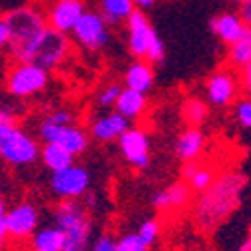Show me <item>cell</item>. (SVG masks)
<instances>
[{
	"instance_id": "83f0119b",
	"label": "cell",
	"mask_w": 251,
	"mask_h": 251,
	"mask_svg": "<svg viewBox=\"0 0 251 251\" xmlns=\"http://www.w3.org/2000/svg\"><path fill=\"white\" fill-rule=\"evenodd\" d=\"M233 117H235L239 127L251 129V99L243 97V99L235 100V104H233Z\"/></svg>"
},
{
	"instance_id": "ac0fdd59",
	"label": "cell",
	"mask_w": 251,
	"mask_h": 251,
	"mask_svg": "<svg viewBox=\"0 0 251 251\" xmlns=\"http://www.w3.org/2000/svg\"><path fill=\"white\" fill-rule=\"evenodd\" d=\"M243 28H245V23L235 12H221L211 18V32L227 47L235 43L239 34L243 32Z\"/></svg>"
},
{
	"instance_id": "8d00e7d4",
	"label": "cell",
	"mask_w": 251,
	"mask_h": 251,
	"mask_svg": "<svg viewBox=\"0 0 251 251\" xmlns=\"http://www.w3.org/2000/svg\"><path fill=\"white\" fill-rule=\"evenodd\" d=\"M155 2L157 0H133V6H135V10L147 12V10H151L155 6Z\"/></svg>"
},
{
	"instance_id": "60d3db41",
	"label": "cell",
	"mask_w": 251,
	"mask_h": 251,
	"mask_svg": "<svg viewBox=\"0 0 251 251\" xmlns=\"http://www.w3.org/2000/svg\"><path fill=\"white\" fill-rule=\"evenodd\" d=\"M225 2H239V4H243L245 0H225Z\"/></svg>"
},
{
	"instance_id": "7a4b0ae2",
	"label": "cell",
	"mask_w": 251,
	"mask_h": 251,
	"mask_svg": "<svg viewBox=\"0 0 251 251\" xmlns=\"http://www.w3.org/2000/svg\"><path fill=\"white\" fill-rule=\"evenodd\" d=\"M10 26V52L18 62H32L38 45L49 30L47 18L30 6H20L10 10L6 16Z\"/></svg>"
},
{
	"instance_id": "3957f363",
	"label": "cell",
	"mask_w": 251,
	"mask_h": 251,
	"mask_svg": "<svg viewBox=\"0 0 251 251\" xmlns=\"http://www.w3.org/2000/svg\"><path fill=\"white\" fill-rule=\"evenodd\" d=\"M54 219L56 227L62 231L60 251H89L93 223L85 207L78 201H58Z\"/></svg>"
},
{
	"instance_id": "7402d4cb",
	"label": "cell",
	"mask_w": 251,
	"mask_h": 251,
	"mask_svg": "<svg viewBox=\"0 0 251 251\" xmlns=\"http://www.w3.org/2000/svg\"><path fill=\"white\" fill-rule=\"evenodd\" d=\"M133 0H99V14L107 25L125 23L133 14Z\"/></svg>"
},
{
	"instance_id": "ab89813d",
	"label": "cell",
	"mask_w": 251,
	"mask_h": 251,
	"mask_svg": "<svg viewBox=\"0 0 251 251\" xmlns=\"http://www.w3.org/2000/svg\"><path fill=\"white\" fill-rule=\"evenodd\" d=\"M6 211H8V209H6V203H4V199H2V197H0V219H4Z\"/></svg>"
},
{
	"instance_id": "484cf974",
	"label": "cell",
	"mask_w": 251,
	"mask_h": 251,
	"mask_svg": "<svg viewBox=\"0 0 251 251\" xmlns=\"http://www.w3.org/2000/svg\"><path fill=\"white\" fill-rule=\"evenodd\" d=\"M183 119L187 121V125L189 127H199L201 129V125L207 121L209 117V107H207V102L199 97H191V99H187L183 102Z\"/></svg>"
},
{
	"instance_id": "f35d334b",
	"label": "cell",
	"mask_w": 251,
	"mask_h": 251,
	"mask_svg": "<svg viewBox=\"0 0 251 251\" xmlns=\"http://www.w3.org/2000/svg\"><path fill=\"white\" fill-rule=\"evenodd\" d=\"M237 251H251V235H249V237H245V239L239 243Z\"/></svg>"
},
{
	"instance_id": "6da1fadb",
	"label": "cell",
	"mask_w": 251,
	"mask_h": 251,
	"mask_svg": "<svg viewBox=\"0 0 251 251\" xmlns=\"http://www.w3.org/2000/svg\"><path fill=\"white\" fill-rule=\"evenodd\" d=\"M245 187L247 177L241 171H227L215 177L213 185L207 191H203L195 203V225L205 233L217 229L241 205Z\"/></svg>"
},
{
	"instance_id": "8992f818",
	"label": "cell",
	"mask_w": 251,
	"mask_h": 251,
	"mask_svg": "<svg viewBox=\"0 0 251 251\" xmlns=\"http://www.w3.org/2000/svg\"><path fill=\"white\" fill-rule=\"evenodd\" d=\"M49 85V73L34 62H16L6 75V91L14 99H30Z\"/></svg>"
},
{
	"instance_id": "603a6c76",
	"label": "cell",
	"mask_w": 251,
	"mask_h": 251,
	"mask_svg": "<svg viewBox=\"0 0 251 251\" xmlns=\"http://www.w3.org/2000/svg\"><path fill=\"white\" fill-rule=\"evenodd\" d=\"M227 60L231 69H243L251 60V26L245 25L239 38L227 47Z\"/></svg>"
},
{
	"instance_id": "e0dca14e",
	"label": "cell",
	"mask_w": 251,
	"mask_h": 251,
	"mask_svg": "<svg viewBox=\"0 0 251 251\" xmlns=\"http://www.w3.org/2000/svg\"><path fill=\"white\" fill-rule=\"evenodd\" d=\"M153 82H155V71L153 65H149L147 60H135L125 71V89L147 95L153 89Z\"/></svg>"
},
{
	"instance_id": "f1b7e54d",
	"label": "cell",
	"mask_w": 251,
	"mask_h": 251,
	"mask_svg": "<svg viewBox=\"0 0 251 251\" xmlns=\"http://www.w3.org/2000/svg\"><path fill=\"white\" fill-rule=\"evenodd\" d=\"M121 91H123V87L117 85V82H111V85L102 87V89L99 91V95H97V104H99V107H102V109L115 107V102H117Z\"/></svg>"
},
{
	"instance_id": "4fadbf2b",
	"label": "cell",
	"mask_w": 251,
	"mask_h": 251,
	"mask_svg": "<svg viewBox=\"0 0 251 251\" xmlns=\"http://www.w3.org/2000/svg\"><path fill=\"white\" fill-rule=\"evenodd\" d=\"M71 50V43H69V38L65 34H60L52 28H49L43 36V40H40V45H38V50L32 58V62L36 67L40 69H45L47 73L50 69H56L62 60L67 58Z\"/></svg>"
},
{
	"instance_id": "4316f807",
	"label": "cell",
	"mask_w": 251,
	"mask_h": 251,
	"mask_svg": "<svg viewBox=\"0 0 251 251\" xmlns=\"http://www.w3.org/2000/svg\"><path fill=\"white\" fill-rule=\"evenodd\" d=\"M135 233L141 237V241L147 245V247H153L157 243L159 235H161V225H159L157 219H147V221H143L139 225V229H137Z\"/></svg>"
},
{
	"instance_id": "ffe728a7",
	"label": "cell",
	"mask_w": 251,
	"mask_h": 251,
	"mask_svg": "<svg viewBox=\"0 0 251 251\" xmlns=\"http://www.w3.org/2000/svg\"><path fill=\"white\" fill-rule=\"evenodd\" d=\"M181 177H183L185 185L189 187L191 191L203 193V191H207L209 187L213 185V181H215V171H213L209 165H201V163H197V161H191V163H185V165H183Z\"/></svg>"
},
{
	"instance_id": "44dd1931",
	"label": "cell",
	"mask_w": 251,
	"mask_h": 251,
	"mask_svg": "<svg viewBox=\"0 0 251 251\" xmlns=\"http://www.w3.org/2000/svg\"><path fill=\"white\" fill-rule=\"evenodd\" d=\"M115 111L119 115H123L127 121H135L147 111V95L123 87V91L115 102Z\"/></svg>"
},
{
	"instance_id": "9a60e30c",
	"label": "cell",
	"mask_w": 251,
	"mask_h": 251,
	"mask_svg": "<svg viewBox=\"0 0 251 251\" xmlns=\"http://www.w3.org/2000/svg\"><path fill=\"white\" fill-rule=\"evenodd\" d=\"M129 127H131V121H127L117 111H111V113H104V115L97 117L91 123V137L99 143L119 141V137Z\"/></svg>"
},
{
	"instance_id": "7c38bea8",
	"label": "cell",
	"mask_w": 251,
	"mask_h": 251,
	"mask_svg": "<svg viewBox=\"0 0 251 251\" xmlns=\"http://www.w3.org/2000/svg\"><path fill=\"white\" fill-rule=\"evenodd\" d=\"M6 229H8V237L23 241V239H30L34 235V231L38 229V221H40V213L36 205H32L30 201H23L16 203L14 207H10L6 215Z\"/></svg>"
},
{
	"instance_id": "f546056e",
	"label": "cell",
	"mask_w": 251,
	"mask_h": 251,
	"mask_svg": "<svg viewBox=\"0 0 251 251\" xmlns=\"http://www.w3.org/2000/svg\"><path fill=\"white\" fill-rule=\"evenodd\" d=\"M117 251H149L137 233H127L117 239Z\"/></svg>"
},
{
	"instance_id": "e575fe53",
	"label": "cell",
	"mask_w": 251,
	"mask_h": 251,
	"mask_svg": "<svg viewBox=\"0 0 251 251\" xmlns=\"http://www.w3.org/2000/svg\"><path fill=\"white\" fill-rule=\"evenodd\" d=\"M10 125H16V119L10 111H0V131L4 127H10Z\"/></svg>"
},
{
	"instance_id": "5b68a950",
	"label": "cell",
	"mask_w": 251,
	"mask_h": 251,
	"mask_svg": "<svg viewBox=\"0 0 251 251\" xmlns=\"http://www.w3.org/2000/svg\"><path fill=\"white\" fill-rule=\"evenodd\" d=\"M40 157L38 143L18 125H10L0 131V159L14 167L32 165Z\"/></svg>"
},
{
	"instance_id": "d6a6232c",
	"label": "cell",
	"mask_w": 251,
	"mask_h": 251,
	"mask_svg": "<svg viewBox=\"0 0 251 251\" xmlns=\"http://www.w3.org/2000/svg\"><path fill=\"white\" fill-rule=\"evenodd\" d=\"M239 80H241V91L245 93L247 99H251V60L241 69V75H239Z\"/></svg>"
},
{
	"instance_id": "277c9868",
	"label": "cell",
	"mask_w": 251,
	"mask_h": 251,
	"mask_svg": "<svg viewBox=\"0 0 251 251\" xmlns=\"http://www.w3.org/2000/svg\"><path fill=\"white\" fill-rule=\"evenodd\" d=\"M127 23V47L129 52L137 60H147L149 65H157L165 58V45L159 38L157 30L151 26L149 18L141 10H133V14L125 20Z\"/></svg>"
},
{
	"instance_id": "836d02e7",
	"label": "cell",
	"mask_w": 251,
	"mask_h": 251,
	"mask_svg": "<svg viewBox=\"0 0 251 251\" xmlns=\"http://www.w3.org/2000/svg\"><path fill=\"white\" fill-rule=\"evenodd\" d=\"M10 45V26L4 16H0V49Z\"/></svg>"
},
{
	"instance_id": "9c48e42d",
	"label": "cell",
	"mask_w": 251,
	"mask_h": 251,
	"mask_svg": "<svg viewBox=\"0 0 251 251\" xmlns=\"http://www.w3.org/2000/svg\"><path fill=\"white\" fill-rule=\"evenodd\" d=\"M73 36L78 47H82L85 50H91V52H97L109 45L111 32H109V25L104 23L99 12L87 10L75 25Z\"/></svg>"
},
{
	"instance_id": "8fae6325",
	"label": "cell",
	"mask_w": 251,
	"mask_h": 251,
	"mask_svg": "<svg viewBox=\"0 0 251 251\" xmlns=\"http://www.w3.org/2000/svg\"><path fill=\"white\" fill-rule=\"evenodd\" d=\"M119 151L131 167L143 171L151 165V143L149 135L141 127H129L119 137Z\"/></svg>"
},
{
	"instance_id": "d4e9b609",
	"label": "cell",
	"mask_w": 251,
	"mask_h": 251,
	"mask_svg": "<svg viewBox=\"0 0 251 251\" xmlns=\"http://www.w3.org/2000/svg\"><path fill=\"white\" fill-rule=\"evenodd\" d=\"M32 251H60L62 249V231L56 225L36 229L30 237Z\"/></svg>"
},
{
	"instance_id": "4dcf8cb0",
	"label": "cell",
	"mask_w": 251,
	"mask_h": 251,
	"mask_svg": "<svg viewBox=\"0 0 251 251\" xmlns=\"http://www.w3.org/2000/svg\"><path fill=\"white\" fill-rule=\"evenodd\" d=\"M45 119H47L49 123H52V125H58V127H67V125H75V115H73L71 111H67V109H56V111L49 113Z\"/></svg>"
},
{
	"instance_id": "52a82bcc",
	"label": "cell",
	"mask_w": 251,
	"mask_h": 251,
	"mask_svg": "<svg viewBox=\"0 0 251 251\" xmlns=\"http://www.w3.org/2000/svg\"><path fill=\"white\" fill-rule=\"evenodd\" d=\"M241 93V80L235 69L231 67H223L215 71L205 82V95L207 102L215 109H227L235 104Z\"/></svg>"
},
{
	"instance_id": "d6986e66",
	"label": "cell",
	"mask_w": 251,
	"mask_h": 251,
	"mask_svg": "<svg viewBox=\"0 0 251 251\" xmlns=\"http://www.w3.org/2000/svg\"><path fill=\"white\" fill-rule=\"evenodd\" d=\"M191 199V189L185 183H175L165 189L157 191L153 195V205L159 211H171V209H181L189 203Z\"/></svg>"
},
{
	"instance_id": "ba28073f",
	"label": "cell",
	"mask_w": 251,
	"mask_h": 251,
	"mask_svg": "<svg viewBox=\"0 0 251 251\" xmlns=\"http://www.w3.org/2000/svg\"><path fill=\"white\" fill-rule=\"evenodd\" d=\"M49 187L54 197L60 201H76L78 197L87 195L91 187V173L82 165H71L67 169L50 173Z\"/></svg>"
},
{
	"instance_id": "cb8c5ba5",
	"label": "cell",
	"mask_w": 251,
	"mask_h": 251,
	"mask_svg": "<svg viewBox=\"0 0 251 251\" xmlns=\"http://www.w3.org/2000/svg\"><path fill=\"white\" fill-rule=\"evenodd\" d=\"M40 161L45 163V167L50 173L62 171L67 167L75 165V157L67 149H62L60 145H54V143H45V147L40 149Z\"/></svg>"
},
{
	"instance_id": "5bb4252c",
	"label": "cell",
	"mask_w": 251,
	"mask_h": 251,
	"mask_svg": "<svg viewBox=\"0 0 251 251\" xmlns=\"http://www.w3.org/2000/svg\"><path fill=\"white\" fill-rule=\"evenodd\" d=\"M85 12V0H54L47 12V25L49 28L67 36L69 32H73L75 25Z\"/></svg>"
},
{
	"instance_id": "b9f144b4",
	"label": "cell",
	"mask_w": 251,
	"mask_h": 251,
	"mask_svg": "<svg viewBox=\"0 0 251 251\" xmlns=\"http://www.w3.org/2000/svg\"><path fill=\"white\" fill-rule=\"evenodd\" d=\"M249 231H251V221H249Z\"/></svg>"
},
{
	"instance_id": "2e32d148",
	"label": "cell",
	"mask_w": 251,
	"mask_h": 251,
	"mask_svg": "<svg viewBox=\"0 0 251 251\" xmlns=\"http://www.w3.org/2000/svg\"><path fill=\"white\" fill-rule=\"evenodd\" d=\"M205 151V133L199 127H187L175 141V155L183 163H191Z\"/></svg>"
},
{
	"instance_id": "1f68e13d",
	"label": "cell",
	"mask_w": 251,
	"mask_h": 251,
	"mask_svg": "<svg viewBox=\"0 0 251 251\" xmlns=\"http://www.w3.org/2000/svg\"><path fill=\"white\" fill-rule=\"evenodd\" d=\"M89 251H117V239L113 235H99L95 241H91Z\"/></svg>"
},
{
	"instance_id": "30bf717a",
	"label": "cell",
	"mask_w": 251,
	"mask_h": 251,
	"mask_svg": "<svg viewBox=\"0 0 251 251\" xmlns=\"http://www.w3.org/2000/svg\"><path fill=\"white\" fill-rule=\"evenodd\" d=\"M38 135L45 143H54L60 145L62 149H67L73 157L82 155L89 147V135L85 129L76 127V125H67V127H58V125L49 123L43 119L38 127Z\"/></svg>"
},
{
	"instance_id": "d590c367",
	"label": "cell",
	"mask_w": 251,
	"mask_h": 251,
	"mask_svg": "<svg viewBox=\"0 0 251 251\" xmlns=\"http://www.w3.org/2000/svg\"><path fill=\"white\" fill-rule=\"evenodd\" d=\"M239 16H241V20H243L247 26H251V0H245V2L241 4V12H239Z\"/></svg>"
},
{
	"instance_id": "74e56055",
	"label": "cell",
	"mask_w": 251,
	"mask_h": 251,
	"mask_svg": "<svg viewBox=\"0 0 251 251\" xmlns=\"http://www.w3.org/2000/svg\"><path fill=\"white\" fill-rule=\"evenodd\" d=\"M8 239V229H6V221L0 219V249L4 247V241Z\"/></svg>"
}]
</instances>
